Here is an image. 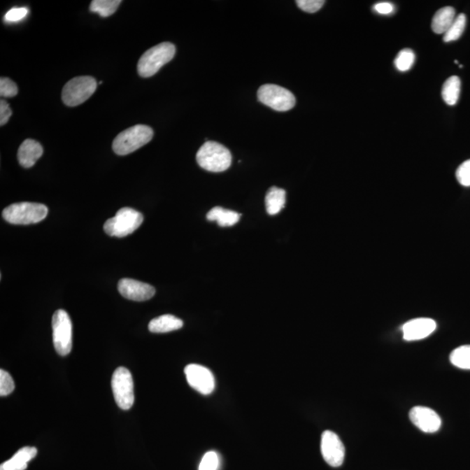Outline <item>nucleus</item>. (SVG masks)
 <instances>
[{
	"label": "nucleus",
	"instance_id": "1",
	"mask_svg": "<svg viewBox=\"0 0 470 470\" xmlns=\"http://www.w3.org/2000/svg\"><path fill=\"white\" fill-rule=\"evenodd\" d=\"M196 159L201 169L208 172L220 173L229 169L232 155L229 149L215 141H206L199 149Z\"/></svg>",
	"mask_w": 470,
	"mask_h": 470
},
{
	"label": "nucleus",
	"instance_id": "18",
	"mask_svg": "<svg viewBox=\"0 0 470 470\" xmlns=\"http://www.w3.org/2000/svg\"><path fill=\"white\" fill-rule=\"evenodd\" d=\"M455 19V10L453 7L447 6L438 10L432 20V29L434 34H445L450 29Z\"/></svg>",
	"mask_w": 470,
	"mask_h": 470
},
{
	"label": "nucleus",
	"instance_id": "17",
	"mask_svg": "<svg viewBox=\"0 0 470 470\" xmlns=\"http://www.w3.org/2000/svg\"><path fill=\"white\" fill-rule=\"evenodd\" d=\"M183 327V322L172 315H164L152 320L148 325V329L152 333H169L180 329Z\"/></svg>",
	"mask_w": 470,
	"mask_h": 470
},
{
	"label": "nucleus",
	"instance_id": "29",
	"mask_svg": "<svg viewBox=\"0 0 470 470\" xmlns=\"http://www.w3.org/2000/svg\"><path fill=\"white\" fill-rule=\"evenodd\" d=\"M458 183L464 187H470V159L466 160L457 170Z\"/></svg>",
	"mask_w": 470,
	"mask_h": 470
},
{
	"label": "nucleus",
	"instance_id": "3",
	"mask_svg": "<svg viewBox=\"0 0 470 470\" xmlns=\"http://www.w3.org/2000/svg\"><path fill=\"white\" fill-rule=\"evenodd\" d=\"M176 52V46L169 42L162 43L148 50L138 60V74L143 78L154 76L164 65L173 59Z\"/></svg>",
	"mask_w": 470,
	"mask_h": 470
},
{
	"label": "nucleus",
	"instance_id": "31",
	"mask_svg": "<svg viewBox=\"0 0 470 470\" xmlns=\"http://www.w3.org/2000/svg\"><path fill=\"white\" fill-rule=\"evenodd\" d=\"M28 10L24 7H19V8H13L8 10L5 15V21L6 22L13 23L19 22L27 17Z\"/></svg>",
	"mask_w": 470,
	"mask_h": 470
},
{
	"label": "nucleus",
	"instance_id": "19",
	"mask_svg": "<svg viewBox=\"0 0 470 470\" xmlns=\"http://www.w3.org/2000/svg\"><path fill=\"white\" fill-rule=\"evenodd\" d=\"M206 218L209 222H216L220 227H232L241 219L240 213L216 206L208 213Z\"/></svg>",
	"mask_w": 470,
	"mask_h": 470
},
{
	"label": "nucleus",
	"instance_id": "10",
	"mask_svg": "<svg viewBox=\"0 0 470 470\" xmlns=\"http://www.w3.org/2000/svg\"><path fill=\"white\" fill-rule=\"evenodd\" d=\"M320 450L324 460L331 467H340L345 458V448L340 437L333 431H324L320 441Z\"/></svg>",
	"mask_w": 470,
	"mask_h": 470
},
{
	"label": "nucleus",
	"instance_id": "20",
	"mask_svg": "<svg viewBox=\"0 0 470 470\" xmlns=\"http://www.w3.org/2000/svg\"><path fill=\"white\" fill-rule=\"evenodd\" d=\"M286 202V192L281 188L273 187L266 195V209L269 215H276L284 208Z\"/></svg>",
	"mask_w": 470,
	"mask_h": 470
},
{
	"label": "nucleus",
	"instance_id": "7",
	"mask_svg": "<svg viewBox=\"0 0 470 470\" xmlns=\"http://www.w3.org/2000/svg\"><path fill=\"white\" fill-rule=\"evenodd\" d=\"M52 324L55 350L59 355H69L73 348V324L69 313L59 309L52 316Z\"/></svg>",
	"mask_w": 470,
	"mask_h": 470
},
{
	"label": "nucleus",
	"instance_id": "30",
	"mask_svg": "<svg viewBox=\"0 0 470 470\" xmlns=\"http://www.w3.org/2000/svg\"><path fill=\"white\" fill-rule=\"evenodd\" d=\"M297 3L299 8L304 10V12L313 13L318 12L325 3V1H323V0H298Z\"/></svg>",
	"mask_w": 470,
	"mask_h": 470
},
{
	"label": "nucleus",
	"instance_id": "32",
	"mask_svg": "<svg viewBox=\"0 0 470 470\" xmlns=\"http://www.w3.org/2000/svg\"><path fill=\"white\" fill-rule=\"evenodd\" d=\"M373 8L376 13L382 14V15H390L394 12V6L390 2L377 3Z\"/></svg>",
	"mask_w": 470,
	"mask_h": 470
},
{
	"label": "nucleus",
	"instance_id": "14",
	"mask_svg": "<svg viewBox=\"0 0 470 470\" xmlns=\"http://www.w3.org/2000/svg\"><path fill=\"white\" fill-rule=\"evenodd\" d=\"M436 329V322L430 318H416L401 327L404 340L408 341L425 339Z\"/></svg>",
	"mask_w": 470,
	"mask_h": 470
},
{
	"label": "nucleus",
	"instance_id": "25",
	"mask_svg": "<svg viewBox=\"0 0 470 470\" xmlns=\"http://www.w3.org/2000/svg\"><path fill=\"white\" fill-rule=\"evenodd\" d=\"M415 55L411 49L401 50L394 60V65L400 72H407L414 65Z\"/></svg>",
	"mask_w": 470,
	"mask_h": 470
},
{
	"label": "nucleus",
	"instance_id": "15",
	"mask_svg": "<svg viewBox=\"0 0 470 470\" xmlns=\"http://www.w3.org/2000/svg\"><path fill=\"white\" fill-rule=\"evenodd\" d=\"M43 155V148L41 143L31 138L23 141L17 151V159L21 166L24 169H30L34 166L37 160Z\"/></svg>",
	"mask_w": 470,
	"mask_h": 470
},
{
	"label": "nucleus",
	"instance_id": "13",
	"mask_svg": "<svg viewBox=\"0 0 470 470\" xmlns=\"http://www.w3.org/2000/svg\"><path fill=\"white\" fill-rule=\"evenodd\" d=\"M409 418L425 433H436L441 426V420L437 413L422 406L413 408L409 412Z\"/></svg>",
	"mask_w": 470,
	"mask_h": 470
},
{
	"label": "nucleus",
	"instance_id": "16",
	"mask_svg": "<svg viewBox=\"0 0 470 470\" xmlns=\"http://www.w3.org/2000/svg\"><path fill=\"white\" fill-rule=\"evenodd\" d=\"M38 450L34 447L20 448L10 460L0 466V470H26L27 464L36 457Z\"/></svg>",
	"mask_w": 470,
	"mask_h": 470
},
{
	"label": "nucleus",
	"instance_id": "8",
	"mask_svg": "<svg viewBox=\"0 0 470 470\" xmlns=\"http://www.w3.org/2000/svg\"><path fill=\"white\" fill-rule=\"evenodd\" d=\"M113 397L119 408L128 411L134 404V380L131 373L124 366L118 368L112 378Z\"/></svg>",
	"mask_w": 470,
	"mask_h": 470
},
{
	"label": "nucleus",
	"instance_id": "9",
	"mask_svg": "<svg viewBox=\"0 0 470 470\" xmlns=\"http://www.w3.org/2000/svg\"><path fill=\"white\" fill-rule=\"evenodd\" d=\"M258 99L262 104L278 112L290 111L297 103L290 91L276 85H262L258 90Z\"/></svg>",
	"mask_w": 470,
	"mask_h": 470
},
{
	"label": "nucleus",
	"instance_id": "2",
	"mask_svg": "<svg viewBox=\"0 0 470 470\" xmlns=\"http://www.w3.org/2000/svg\"><path fill=\"white\" fill-rule=\"evenodd\" d=\"M152 136L154 131L151 127L145 124H136L118 135L113 141V150L120 156L131 154L150 142Z\"/></svg>",
	"mask_w": 470,
	"mask_h": 470
},
{
	"label": "nucleus",
	"instance_id": "23",
	"mask_svg": "<svg viewBox=\"0 0 470 470\" xmlns=\"http://www.w3.org/2000/svg\"><path fill=\"white\" fill-rule=\"evenodd\" d=\"M450 362L462 369H470V345L458 347L452 351L450 356Z\"/></svg>",
	"mask_w": 470,
	"mask_h": 470
},
{
	"label": "nucleus",
	"instance_id": "33",
	"mask_svg": "<svg viewBox=\"0 0 470 470\" xmlns=\"http://www.w3.org/2000/svg\"><path fill=\"white\" fill-rule=\"evenodd\" d=\"M12 113V110H10L8 103L2 99L0 101V124L1 126L8 122Z\"/></svg>",
	"mask_w": 470,
	"mask_h": 470
},
{
	"label": "nucleus",
	"instance_id": "21",
	"mask_svg": "<svg viewBox=\"0 0 470 470\" xmlns=\"http://www.w3.org/2000/svg\"><path fill=\"white\" fill-rule=\"evenodd\" d=\"M461 92V80L457 76L448 78L444 82L441 96L448 106L457 104Z\"/></svg>",
	"mask_w": 470,
	"mask_h": 470
},
{
	"label": "nucleus",
	"instance_id": "26",
	"mask_svg": "<svg viewBox=\"0 0 470 470\" xmlns=\"http://www.w3.org/2000/svg\"><path fill=\"white\" fill-rule=\"evenodd\" d=\"M220 457L215 451H208L202 457L199 470H219Z\"/></svg>",
	"mask_w": 470,
	"mask_h": 470
},
{
	"label": "nucleus",
	"instance_id": "28",
	"mask_svg": "<svg viewBox=\"0 0 470 470\" xmlns=\"http://www.w3.org/2000/svg\"><path fill=\"white\" fill-rule=\"evenodd\" d=\"M14 387L15 385H14L13 377L5 370H0V395L6 397L13 393Z\"/></svg>",
	"mask_w": 470,
	"mask_h": 470
},
{
	"label": "nucleus",
	"instance_id": "5",
	"mask_svg": "<svg viewBox=\"0 0 470 470\" xmlns=\"http://www.w3.org/2000/svg\"><path fill=\"white\" fill-rule=\"evenodd\" d=\"M144 217L133 208L119 210L113 218L106 220L104 230L110 236L124 237L136 231L143 223Z\"/></svg>",
	"mask_w": 470,
	"mask_h": 470
},
{
	"label": "nucleus",
	"instance_id": "12",
	"mask_svg": "<svg viewBox=\"0 0 470 470\" xmlns=\"http://www.w3.org/2000/svg\"><path fill=\"white\" fill-rule=\"evenodd\" d=\"M118 290L123 297L135 301L150 300L155 294V288L151 285L128 278L119 281Z\"/></svg>",
	"mask_w": 470,
	"mask_h": 470
},
{
	"label": "nucleus",
	"instance_id": "22",
	"mask_svg": "<svg viewBox=\"0 0 470 470\" xmlns=\"http://www.w3.org/2000/svg\"><path fill=\"white\" fill-rule=\"evenodd\" d=\"M120 3V0H94L91 3L90 10L103 17H108L116 12Z\"/></svg>",
	"mask_w": 470,
	"mask_h": 470
},
{
	"label": "nucleus",
	"instance_id": "27",
	"mask_svg": "<svg viewBox=\"0 0 470 470\" xmlns=\"http://www.w3.org/2000/svg\"><path fill=\"white\" fill-rule=\"evenodd\" d=\"M17 92H19V89H17L15 82L8 78H0V95L2 97H14L17 94Z\"/></svg>",
	"mask_w": 470,
	"mask_h": 470
},
{
	"label": "nucleus",
	"instance_id": "4",
	"mask_svg": "<svg viewBox=\"0 0 470 470\" xmlns=\"http://www.w3.org/2000/svg\"><path fill=\"white\" fill-rule=\"evenodd\" d=\"M48 206L34 202H20L7 206L3 218L14 225H29L42 222L48 216Z\"/></svg>",
	"mask_w": 470,
	"mask_h": 470
},
{
	"label": "nucleus",
	"instance_id": "24",
	"mask_svg": "<svg viewBox=\"0 0 470 470\" xmlns=\"http://www.w3.org/2000/svg\"><path fill=\"white\" fill-rule=\"evenodd\" d=\"M466 23H467V17H466L465 14L461 13L457 17H455L450 29L444 34V42H452L460 38L465 30Z\"/></svg>",
	"mask_w": 470,
	"mask_h": 470
},
{
	"label": "nucleus",
	"instance_id": "11",
	"mask_svg": "<svg viewBox=\"0 0 470 470\" xmlns=\"http://www.w3.org/2000/svg\"><path fill=\"white\" fill-rule=\"evenodd\" d=\"M188 384L194 390L204 395L212 394L215 389V379L213 373L204 366L190 364L185 368Z\"/></svg>",
	"mask_w": 470,
	"mask_h": 470
},
{
	"label": "nucleus",
	"instance_id": "6",
	"mask_svg": "<svg viewBox=\"0 0 470 470\" xmlns=\"http://www.w3.org/2000/svg\"><path fill=\"white\" fill-rule=\"evenodd\" d=\"M97 81L91 76L72 78L62 90V101L67 106H77L87 101L97 89Z\"/></svg>",
	"mask_w": 470,
	"mask_h": 470
}]
</instances>
